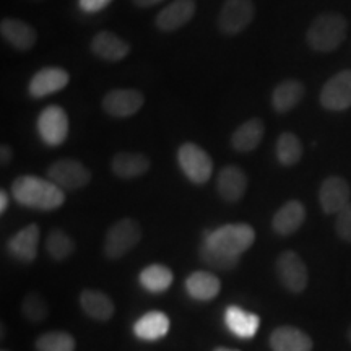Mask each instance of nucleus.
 I'll list each match as a JSON object with an SVG mask.
<instances>
[{
	"mask_svg": "<svg viewBox=\"0 0 351 351\" xmlns=\"http://www.w3.org/2000/svg\"><path fill=\"white\" fill-rule=\"evenodd\" d=\"M8 208V195L5 191H0V213H5Z\"/></svg>",
	"mask_w": 351,
	"mask_h": 351,
	"instance_id": "nucleus-38",
	"label": "nucleus"
},
{
	"mask_svg": "<svg viewBox=\"0 0 351 351\" xmlns=\"http://www.w3.org/2000/svg\"><path fill=\"white\" fill-rule=\"evenodd\" d=\"M351 202V187L346 179L330 176L319 187V204L324 213L337 215Z\"/></svg>",
	"mask_w": 351,
	"mask_h": 351,
	"instance_id": "nucleus-12",
	"label": "nucleus"
},
{
	"mask_svg": "<svg viewBox=\"0 0 351 351\" xmlns=\"http://www.w3.org/2000/svg\"><path fill=\"white\" fill-rule=\"evenodd\" d=\"M2 351H10V350H2Z\"/></svg>",
	"mask_w": 351,
	"mask_h": 351,
	"instance_id": "nucleus-41",
	"label": "nucleus"
},
{
	"mask_svg": "<svg viewBox=\"0 0 351 351\" xmlns=\"http://www.w3.org/2000/svg\"><path fill=\"white\" fill-rule=\"evenodd\" d=\"M178 161L191 182L204 186L213 174V161L204 148L194 142H184L178 150Z\"/></svg>",
	"mask_w": 351,
	"mask_h": 351,
	"instance_id": "nucleus-6",
	"label": "nucleus"
},
{
	"mask_svg": "<svg viewBox=\"0 0 351 351\" xmlns=\"http://www.w3.org/2000/svg\"><path fill=\"white\" fill-rule=\"evenodd\" d=\"M348 34V20L341 13L327 12L311 21L306 32V41L315 52H332L343 44Z\"/></svg>",
	"mask_w": 351,
	"mask_h": 351,
	"instance_id": "nucleus-2",
	"label": "nucleus"
},
{
	"mask_svg": "<svg viewBox=\"0 0 351 351\" xmlns=\"http://www.w3.org/2000/svg\"><path fill=\"white\" fill-rule=\"evenodd\" d=\"M111 2L112 0H80V7L88 13H96L106 8Z\"/></svg>",
	"mask_w": 351,
	"mask_h": 351,
	"instance_id": "nucleus-35",
	"label": "nucleus"
},
{
	"mask_svg": "<svg viewBox=\"0 0 351 351\" xmlns=\"http://www.w3.org/2000/svg\"><path fill=\"white\" fill-rule=\"evenodd\" d=\"M47 179L62 191H78L91 181V173L82 161L64 158L57 160L47 168Z\"/></svg>",
	"mask_w": 351,
	"mask_h": 351,
	"instance_id": "nucleus-7",
	"label": "nucleus"
},
{
	"mask_svg": "<svg viewBox=\"0 0 351 351\" xmlns=\"http://www.w3.org/2000/svg\"><path fill=\"white\" fill-rule=\"evenodd\" d=\"M204 234L205 243L232 254V256H241L256 243V231L247 223H232V225L219 226L218 230L205 231Z\"/></svg>",
	"mask_w": 351,
	"mask_h": 351,
	"instance_id": "nucleus-3",
	"label": "nucleus"
},
{
	"mask_svg": "<svg viewBox=\"0 0 351 351\" xmlns=\"http://www.w3.org/2000/svg\"><path fill=\"white\" fill-rule=\"evenodd\" d=\"M346 337H348V341L351 343V326L348 327V332H346Z\"/></svg>",
	"mask_w": 351,
	"mask_h": 351,
	"instance_id": "nucleus-40",
	"label": "nucleus"
},
{
	"mask_svg": "<svg viewBox=\"0 0 351 351\" xmlns=\"http://www.w3.org/2000/svg\"><path fill=\"white\" fill-rule=\"evenodd\" d=\"M249 179L239 166L230 165L219 171L217 178V191L219 197L228 204H236L243 199L247 191Z\"/></svg>",
	"mask_w": 351,
	"mask_h": 351,
	"instance_id": "nucleus-16",
	"label": "nucleus"
},
{
	"mask_svg": "<svg viewBox=\"0 0 351 351\" xmlns=\"http://www.w3.org/2000/svg\"><path fill=\"white\" fill-rule=\"evenodd\" d=\"M80 306L88 317L98 322H108L116 313L111 298L106 293L93 288H86L80 293Z\"/></svg>",
	"mask_w": 351,
	"mask_h": 351,
	"instance_id": "nucleus-24",
	"label": "nucleus"
},
{
	"mask_svg": "<svg viewBox=\"0 0 351 351\" xmlns=\"http://www.w3.org/2000/svg\"><path fill=\"white\" fill-rule=\"evenodd\" d=\"M275 153L280 165L285 166V168H291V166H296L301 161L304 147H302V142L298 135L291 134V132H283L276 138Z\"/></svg>",
	"mask_w": 351,
	"mask_h": 351,
	"instance_id": "nucleus-28",
	"label": "nucleus"
},
{
	"mask_svg": "<svg viewBox=\"0 0 351 351\" xmlns=\"http://www.w3.org/2000/svg\"><path fill=\"white\" fill-rule=\"evenodd\" d=\"M39 238H41V230H39L38 225L32 223V225L25 226L23 230L15 232V234L8 239V252L20 262H33L34 258L38 257Z\"/></svg>",
	"mask_w": 351,
	"mask_h": 351,
	"instance_id": "nucleus-18",
	"label": "nucleus"
},
{
	"mask_svg": "<svg viewBox=\"0 0 351 351\" xmlns=\"http://www.w3.org/2000/svg\"><path fill=\"white\" fill-rule=\"evenodd\" d=\"M70 75L67 70L60 67H46L34 73L29 80L28 91L33 98H46L57 91H62L69 85Z\"/></svg>",
	"mask_w": 351,
	"mask_h": 351,
	"instance_id": "nucleus-15",
	"label": "nucleus"
},
{
	"mask_svg": "<svg viewBox=\"0 0 351 351\" xmlns=\"http://www.w3.org/2000/svg\"><path fill=\"white\" fill-rule=\"evenodd\" d=\"M225 322L230 330L239 339H252L261 326V317L254 313L241 309L238 306H230L225 311Z\"/></svg>",
	"mask_w": 351,
	"mask_h": 351,
	"instance_id": "nucleus-26",
	"label": "nucleus"
},
{
	"mask_svg": "<svg viewBox=\"0 0 351 351\" xmlns=\"http://www.w3.org/2000/svg\"><path fill=\"white\" fill-rule=\"evenodd\" d=\"M319 101L328 111H345L351 108V69L341 70L327 80Z\"/></svg>",
	"mask_w": 351,
	"mask_h": 351,
	"instance_id": "nucleus-11",
	"label": "nucleus"
},
{
	"mask_svg": "<svg viewBox=\"0 0 351 351\" xmlns=\"http://www.w3.org/2000/svg\"><path fill=\"white\" fill-rule=\"evenodd\" d=\"M150 166V158L143 155V153L119 152L116 153L111 160L112 174L117 176L119 179H124V181H129V179H135L147 174Z\"/></svg>",
	"mask_w": 351,
	"mask_h": 351,
	"instance_id": "nucleus-21",
	"label": "nucleus"
},
{
	"mask_svg": "<svg viewBox=\"0 0 351 351\" xmlns=\"http://www.w3.org/2000/svg\"><path fill=\"white\" fill-rule=\"evenodd\" d=\"M213 351H239V350H231V348H225V346H218Z\"/></svg>",
	"mask_w": 351,
	"mask_h": 351,
	"instance_id": "nucleus-39",
	"label": "nucleus"
},
{
	"mask_svg": "<svg viewBox=\"0 0 351 351\" xmlns=\"http://www.w3.org/2000/svg\"><path fill=\"white\" fill-rule=\"evenodd\" d=\"M174 275L169 267L161 265V263H153L148 265L147 269L140 271L138 282L142 287L150 293H165L168 291L171 285H173Z\"/></svg>",
	"mask_w": 351,
	"mask_h": 351,
	"instance_id": "nucleus-29",
	"label": "nucleus"
},
{
	"mask_svg": "<svg viewBox=\"0 0 351 351\" xmlns=\"http://www.w3.org/2000/svg\"><path fill=\"white\" fill-rule=\"evenodd\" d=\"M21 314L29 322L39 324L49 315V306L39 293H28L21 301Z\"/></svg>",
	"mask_w": 351,
	"mask_h": 351,
	"instance_id": "nucleus-33",
	"label": "nucleus"
},
{
	"mask_svg": "<svg viewBox=\"0 0 351 351\" xmlns=\"http://www.w3.org/2000/svg\"><path fill=\"white\" fill-rule=\"evenodd\" d=\"M145 104V96L142 91L135 88H116L104 95L101 106L108 116L116 119H127L135 116Z\"/></svg>",
	"mask_w": 351,
	"mask_h": 351,
	"instance_id": "nucleus-9",
	"label": "nucleus"
},
{
	"mask_svg": "<svg viewBox=\"0 0 351 351\" xmlns=\"http://www.w3.org/2000/svg\"><path fill=\"white\" fill-rule=\"evenodd\" d=\"M0 34L13 49L21 52L32 51L38 41L36 29L19 19H3L0 21Z\"/></svg>",
	"mask_w": 351,
	"mask_h": 351,
	"instance_id": "nucleus-17",
	"label": "nucleus"
},
{
	"mask_svg": "<svg viewBox=\"0 0 351 351\" xmlns=\"http://www.w3.org/2000/svg\"><path fill=\"white\" fill-rule=\"evenodd\" d=\"M34 348L36 351H75V339L69 332H46L34 341Z\"/></svg>",
	"mask_w": 351,
	"mask_h": 351,
	"instance_id": "nucleus-32",
	"label": "nucleus"
},
{
	"mask_svg": "<svg viewBox=\"0 0 351 351\" xmlns=\"http://www.w3.org/2000/svg\"><path fill=\"white\" fill-rule=\"evenodd\" d=\"M265 124L261 117H252L243 122L231 135V147L238 153H251L262 143Z\"/></svg>",
	"mask_w": 351,
	"mask_h": 351,
	"instance_id": "nucleus-22",
	"label": "nucleus"
},
{
	"mask_svg": "<svg viewBox=\"0 0 351 351\" xmlns=\"http://www.w3.org/2000/svg\"><path fill=\"white\" fill-rule=\"evenodd\" d=\"M12 155H13V152H12L10 145L3 143L2 147H0V163H2V166H5V165L10 163Z\"/></svg>",
	"mask_w": 351,
	"mask_h": 351,
	"instance_id": "nucleus-36",
	"label": "nucleus"
},
{
	"mask_svg": "<svg viewBox=\"0 0 351 351\" xmlns=\"http://www.w3.org/2000/svg\"><path fill=\"white\" fill-rule=\"evenodd\" d=\"M90 51L91 54L104 62L116 64L130 54V44L119 34L104 29V32L95 34V38L91 39Z\"/></svg>",
	"mask_w": 351,
	"mask_h": 351,
	"instance_id": "nucleus-13",
	"label": "nucleus"
},
{
	"mask_svg": "<svg viewBox=\"0 0 351 351\" xmlns=\"http://www.w3.org/2000/svg\"><path fill=\"white\" fill-rule=\"evenodd\" d=\"M256 19V5L252 0H225L219 8L217 26L228 38L238 36L252 25Z\"/></svg>",
	"mask_w": 351,
	"mask_h": 351,
	"instance_id": "nucleus-5",
	"label": "nucleus"
},
{
	"mask_svg": "<svg viewBox=\"0 0 351 351\" xmlns=\"http://www.w3.org/2000/svg\"><path fill=\"white\" fill-rule=\"evenodd\" d=\"M169 330V317L161 311H150L145 313L137 322L134 324V333L140 340L156 341L166 337Z\"/></svg>",
	"mask_w": 351,
	"mask_h": 351,
	"instance_id": "nucleus-25",
	"label": "nucleus"
},
{
	"mask_svg": "<svg viewBox=\"0 0 351 351\" xmlns=\"http://www.w3.org/2000/svg\"><path fill=\"white\" fill-rule=\"evenodd\" d=\"M276 275L280 283L289 293H302L309 285V274L307 267L300 254L295 251H285L276 258Z\"/></svg>",
	"mask_w": 351,
	"mask_h": 351,
	"instance_id": "nucleus-8",
	"label": "nucleus"
},
{
	"mask_svg": "<svg viewBox=\"0 0 351 351\" xmlns=\"http://www.w3.org/2000/svg\"><path fill=\"white\" fill-rule=\"evenodd\" d=\"M306 221V207L300 200H289L282 205L271 218V228L276 234L289 236L302 226Z\"/></svg>",
	"mask_w": 351,
	"mask_h": 351,
	"instance_id": "nucleus-20",
	"label": "nucleus"
},
{
	"mask_svg": "<svg viewBox=\"0 0 351 351\" xmlns=\"http://www.w3.org/2000/svg\"><path fill=\"white\" fill-rule=\"evenodd\" d=\"M142 239V226L134 218H121L109 228L103 251L109 261H119L127 256Z\"/></svg>",
	"mask_w": 351,
	"mask_h": 351,
	"instance_id": "nucleus-4",
	"label": "nucleus"
},
{
	"mask_svg": "<svg viewBox=\"0 0 351 351\" xmlns=\"http://www.w3.org/2000/svg\"><path fill=\"white\" fill-rule=\"evenodd\" d=\"M46 251L52 261L64 262L75 252V243H73L72 238L65 231L52 230L47 234Z\"/></svg>",
	"mask_w": 351,
	"mask_h": 351,
	"instance_id": "nucleus-31",
	"label": "nucleus"
},
{
	"mask_svg": "<svg viewBox=\"0 0 351 351\" xmlns=\"http://www.w3.org/2000/svg\"><path fill=\"white\" fill-rule=\"evenodd\" d=\"M197 10L195 0H173L169 5L156 15L155 26L160 32L173 33L186 26L194 19Z\"/></svg>",
	"mask_w": 351,
	"mask_h": 351,
	"instance_id": "nucleus-14",
	"label": "nucleus"
},
{
	"mask_svg": "<svg viewBox=\"0 0 351 351\" xmlns=\"http://www.w3.org/2000/svg\"><path fill=\"white\" fill-rule=\"evenodd\" d=\"M335 231L345 243H351V202L341 212L337 213Z\"/></svg>",
	"mask_w": 351,
	"mask_h": 351,
	"instance_id": "nucleus-34",
	"label": "nucleus"
},
{
	"mask_svg": "<svg viewBox=\"0 0 351 351\" xmlns=\"http://www.w3.org/2000/svg\"><path fill=\"white\" fill-rule=\"evenodd\" d=\"M38 132L49 147H60L69 137V116L60 106H47L38 117Z\"/></svg>",
	"mask_w": 351,
	"mask_h": 351,
	"instance_id": "nucleus-10",
	"label": "nucleus"
},
{
	"mask_svg": "<svg viewBox=\"0 0 351 351\" xmlns=\"http://www.w3.org/2000/svg\"><path fill=\"white\" fill-rule=\"evenodd\" d=\"M270 348L271 351H313L314 341L295 326L276 327L270 333Z\"/></svg>",
	"mask_w": 351,
	"mask_h": 351,
	"instance_id": "nucleus-19",
	"label": "nucleus"
},
{
	"mask_svg": "<svg viewBox=\"0 0 351 351\" xmlns=\"http://www.w3.org/2000/svg\"><path fill=\"white\" fill-rule=\"evenodd\" d=\"M12 195L20 205L28 208L51 212L64 205L65 194L49 179L38 176H20L12 184Z\"/></svg>",
	"mask_w": 351,
	"mask_h": 351,
	"instance_id": "nucleus-1",
	"label": "nucleus"
},
{
	"mask_svg": "<svg viewBox=\"0 0 351 351\" xmlns=\"http://www.w3.org/2000/svg\"><path fill=\"white\" fill-rule=\"evenodd\" d=\"M304 95L306 88L302 82L296 78H287V80L280 82L271 91V106L276 112L287 114L301 103Z\"/></svg>",
	"mask_w": 351,
	"mask_h": 351,
	"instance_id": "nucleus-23",
	"label": "nucleus"
},
{
	"mask_svg": "<svg viewBox=\"0 0 351 351\" xmlns=\"http://www.w3.org/2000/svg\"><path fill=\"white\" fill-rule=\"evenodd\" d=\"M187 293L197 301H212L219 295L221 282L210 271H194L186 280Z\"/></svg>",
	"mask_w": 351,
	"mask_h": 351,
	"instance_id": "nucleus-27",
	"label": "nucleus"
},
{
	"mask_svg": "<svg viewBox=\"0 0 351 351\" xmlns=\"http://www.w3.org/2000/svg\"><path fill=\"white\" fill-rule=\"evenodd\" d=\"M132 2H134V5L138 8H152L163 2V0H132Z\"/></svg>",
	"mask_w": 351,
	"mask_h": 351,
	"instance_id": "nucleus-37",
	"label": "nucleus"
},
{
	"mask_svg": "<svg viewBox=\"0 0 351 351\" xmlns=\"http://www.w3.org/2000/svg\"><path fill=\"white\" fill-rule=\"evenodd\" d=\"M199 256L202 262L207 263L208 267H212L213 270L218 271H231L239 265V256H232L221 249L215 247V245L208 243H202L199 247Z\"/></svg>",
	"mask_w": 351,
	"mask_h": 351,
	"instance_id": "nucleus-30",
	"label": "nucleus"
}]
</instances>
